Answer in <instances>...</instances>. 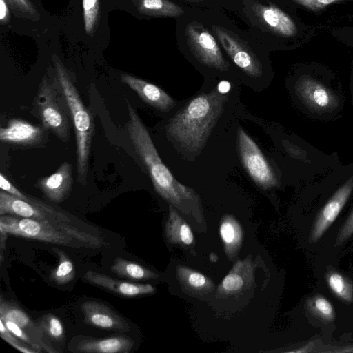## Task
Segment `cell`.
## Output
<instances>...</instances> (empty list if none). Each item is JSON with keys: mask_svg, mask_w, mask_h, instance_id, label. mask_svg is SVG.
Instances as JSON below:
<instances>
[{"mask_svg": "<svg viewBox=\"0 0 353 353\" xmlns=\"http://www.w3.org/2000/svg\"><path fill=\"white\" fill-rule=\"evenodd\" d=\"M129 116L128 131L134 148L145 165L157 193L180 209L196 203L198 196L190 188L179 183L163 163L151 137L136 110L126 100Z\"/></svg>", "mask_w": 353, "mask_h": 353, "instance_id": "6da1fadb", "label": "cell"}, {"mask_svg": "<svg viewBox=\"0 0 353 353\" xmlns=\"http://www.w3.org/2000/svg\"><path fill=\"white\" fill-rule=\"evenodd\" d=\"M225 100L218 88L193 98L170 121L168 133L185 149L199 151L221 114Z\"/></svg>", "mask_w": 353, "mask_h": 353, "instance_id": "7a4b0ae2", "label": "cell"}, {"mask_svg": "<svg viewBox=\"0 0 353 353\" xmlns=\"http://www.w3.org/2000/svg\"><path fill=\"white\" fill-rule=\"evenodd\" d=\"M0 230L15 236L70 248L101 249L109 246L99 233L84 231L67 222L1 215Z\"/></svg>", "mask_w": 353, "mask_h": 353, "instance_id": "3957f363", "label": "cell"}, {"mask_svg": "<svg viewBox=\"0 0 353 353\" xmlns=\"http://www.w3.org/2000/svg\"><path fill=\"white\" fill-rule=\"evenodd\" d=\"M57 80L70 110L76 137L77 170L79 182L85 185L89 170L94 119L84 105L77 88L62 62L53 57Z\"/></svg>", "mask_w": 353, "mask_h": 353, "instance_id": "277c9868", "label": "cell"}, {"mask_svg": "<svg viewBox=\"0 0 353 353\" xmlns=\"http://www.w3.org/2000/svg\"><path fill=\"white\" fill-rule=\"evenodd\" d=\"M34 108L45 129L64 142L69 140L70 114L68 103L63 94L60 97L45 77L41 80L34 99Z\"/></svg>", "mask_w": 353, "mask_h": 353, "instance_id": "5b68a950", "label": "cell"}, {"mask_svg": "<svg viewBox=\"0 0 353 353\" xmlns=\"http://www.w3.org/2000/svg\"><path fill=\"white\" fill-rule=\"evenodd\" d=\"M237 144L241 163L254 182L264 189L276 186L278 181L268 161L241 127L237 130Z\"/></svg>", "mask_w": 353, "mask_h": 353, "instance_id": "8992f818", "label": "cell"}, {"mask_svg": "<svg viewBox=\"0 0 353 353\" xmlns=\"http://www.w3.org/2000/svg\"><path fill=\"white\" fill-rule=\"evenodd\" d=\"M1 215L73 223L71 216L65 212L56 210L28 195L24 200L2 190L0 192V216Z\"/></svg>", "mask_w": 353, "mask_h": 353, "instance_id": "52a82bcc", "label": "cell"}, {"mask_svg": "<svg viewBox=\"0 0 353 353\" xmlns=\"http://www.w3.org/2000/svg\"><path fill=\"white\" fill-rule=\"evenodd\" d=\"M189 47L200 62L220 71H226L225 61L214 37L198 22H192L185 28Z\"/></svg>", "mask_w": 353, "mask_h": 353, "instance_id": "ba28073f", "label": "cell"}, {"mask_svg": "<svg viewBox=\"0 0 353 353\" xmlns=\"http://www.w3.org/2000/svg\"><path fill=\"white\" fill-rule=\"evenodd\" d=\"M0 318L10 320L17 324L30 338L41 352H59L51 343L39 324L15 302L0 297Z\"/></svg>", "mask_w": 353, "mask_h": 353, "instance_id": "9c48e42d", "label": "cell"}, {"mask_svg": "<svg viewBox=\"0 0 353 353\" xmlns=\"http://www.w3.org/2000/svg\"><path fill=\"white\" fill-rule=\"evenodd\" d=\"M212 28L219 43L236 66L251 77L259 78L262 75L259 60L238 37L220 26H212Z\"/></svg>", "mask_w": 353, "mask_h": 353, "instance_id": "30bf717a", "label": "cell"}, {"mask_svg": "<svg viewBox=\"0 0 353 353\" xmlns=\"http://www.w3.org/2000/svg\"><path fill=\"white\" fill-rule=\"evenodd\" d=\"M134 340L124 334H113L105 338L77 335L68 343L70 352L75 353H129Z\"/></svg>", "mask_w": 353, "mask_h": 353, "instance_id": "8fae6325", "label": "cell"}, {"mask_svg": "<svg viewBox=\"0 0 353 353\" xmlns=\"http://www.w3.org/2000/svg\"><path fill=\"white\" fill-rule=\"evenodd\" d=\"M353 191V175L332 196L318 213L312 225L309 241H318L336 220Z\"/></svg>", "mask_w": 353, "mask_h": 353, "instance_id": "7c38bea8", "label": "cell"}, {"mask_svg": "<svg viewBox=\"0 0 353 353\" xmlns=\"http://www.w3.org/2000/svg\"><path fill=\"white\" fill-rule=\"evenodd\" d=\"M295 92L303 103L311 110L328 112L339 104L337 97L326 86L309 77H301L296 81Z\"/></svg>", "mask_w": 353, "mask_h": 353, "instance_id": "4fadbf2b", "label": "cell"}, {"mask_svg": "<svg viewBox=\"0 0 353 353\" xmlns=\"http://www.w3.org/2000/svg\"><path fill=\"white\" fill-rule=\"evenodd\" d=\"M84 317V322L97 328L128 332L130 330L128 322L109 305L97 301H86L80 305Z\"/></svg>", "mask_w": 353, "mask_h": 353, "instance_id": "5bb4252c", "label": "cell"}, {"mask_svg": "<svg viewBox=\"0 0 353 353\" xmlns=\"http://www.w3.org/2000/svg\"><path fill=\"white\" fill-rule=\"evenodd\" d=\"M83 279L88 283L127 299L148 295L155 292V288L150 284L119 280L92 270H88Z\"/></svg>", "mask_w": 353, "mask_h": 353, "instance_id": "9a60e30c", "label": "cell"}, {"mask_svg": "<svg viewBox=\"0 0 353 353\" xmlns=\"http://www.w3.org/2000/svg\"><path fill=\"white\" fill-rule=\"evenodd\" d=\"M73 181L72 165L65 161L51 175L39 179L34 185L48 200L59 203L70 195Z\"/></svg>", "mask_w": 353, "mask_h": 353, "instance_id": "2e32d148", "label": "cell"}, {"mask_svg": "<svg viewBox=\"0 0 353 353\" xmlns=\"http://www.w3.org/2000/svg\"><path fill=\"white\" fill-rule=\"evenodd\" d=\"M46 130L21 119H12L6 127L0 128V141L17 146H35L43 141Z\"/></svg>", "mask_w": 353, "mask_h": 353, "instance_id": "e0dca14e", "label": "cell"}, {"mask_svg": "<svg viewBox=\"0 0 353 353\" xmlns=\"http://www.w3.org/2000/svg\"><path fill=\"white\" fill-rule=\"evenodd\" d=\"M120 79L145 103L161 112H168L175 105L174 99L154 84L128 74H121Z\"/></svg>", "mask_w": 353, "mask_h": 353, "instance_id": "ac0fdd59", "label": "cell"}, {"mask_svg": "<svg viewBox=\"0 0 353 353\" xmlns=\"http://www.w3.org/2000/svg\"><path fill=\"white\" fill-rule=\"evenodd\" d=\"M255 12L263 24L274 32L284 37H292L296 34V27L294 21L277 7L256 5Z\"/></svg>", "mask_w": 353, "mask_h": 353, "instance_id": "d6986e66", "label": "cell"}, {"mask_svg": "<svg viewBox=\"0 0 353 353\" xmlns=\"http://www.w3.org/2000/svg\"><path fill=\"white\" fill-rule=\"evenodd\" d=\"M169 217L165 223V233L170 243L187 245L194 241L192 232L188 223L170 205Z\"/></svg>", "mask_w": 353, "mask_h": 353, "instance_id": "ffe728a7", "label": "cell"}, {"mask_svg": "<svg viewBox=\"0 0 353 353\" xmlns=\"http://www.w3.org/2000/svg\"><path fill=\"white\" fill-rule=\"evenodd\" d=\"M137 11L150 17H176L182 15L183 8L169 0H132Z\"/></svg>", "mask_w": 353, "mask_h": 353, "instance_id": "44dd1931", "label": "cell"}, {"mask_svg": "<svg viewBox=\"0 0 353 353\" xmlns=\"http://www.w3.org/2000/svg\"><path fill=\"white\" fill-rule=\"evenodd\" d=\"M112 273L132 281L155 279L158 275L150 269L123 257H116L110 267Z\"/></svg>", "mask_w": 353, "mask_h": 353, "instance_id": "7402d4cb", "label": "cell"}, {"mask_svg": "<svg viewBox=\"0 0 353 353\" xmlns=\"http://www.w3.org/2000/svg\"><path fill=\"white\" fill-rule=\"evenodd\" d=\"M220 235L228 257H233L240 248L242 239L241 226L233 216L223 217L220 225Z\"/></svg>", "mask_w": 353, "mask_h": 353, "instance_id": "603a6c76", "label": "cell"}, {"mask_svg": "<svg viewBox=\"0 0 353 353\" xmlns=\"http://www.w3.org/2000/svg\"><path fill=\"white\" fill-rule=\"evenodd\" d=\"M52 250L58 256V264L52 271L49 279L59 285H65L72 281L75 276L74 263L62 250L53 247Z\"/></svg>", "mask_w": 353, "mask_h": 353, "instance_id": "cb8c5ba5", "label": "cell"}, {"mask_svg": "<svg viewBox=\"0 0 353 353\" xmlns=\"http://www.w3.org/2000/svg\"><path fill=\"white\" fill-rule=\"evenodd\" d=\"M325 277L330 290L336 297L347 303L353 302V283L350 279L335 270L327 271Z\"/></svg>", "mask_w": 353, "mask_h": 353, "instance_id": "d4e9b609", "label": "cell"}, {"mask_svg": "<svg viewBox=\"0 0 353 353\" xmlns=\"http://www.w3.org/2000/svg\"><path fill=\"white\" fill-rule=\"evenodd\" d=\"M176 274L186 288L194 292H205L213 288V283L203 274L188 268L178 266Z\"/></svg>", "mask_w": 353, "mask_h": 353, "instance_id": "484cf974", "label": "cell"}, {"mask_svg": "<svg viewBox=\"0 0 353 353\" xmlns=\"http://www.w3.org/2000/svg\"><path fill=\"white\" fill-rule=\"evenodd\" d=\"M309 312L316 318L325 322L333 321L335 311L332 303L321 295L310 297L307 302Z\"/></svg>", "mask_w": 353, "mask_h": 353, "instance_id": "4316f807", "label": "cell"}, {"mask_svg": "<svg viewBox=\"0 0 353 353\" xmlns=\"http://www.w3.org/2000/svg\"><path fill=\"white\" fill-rule=\"evenodd\" d=\"M37 323L50 340L59 343L63 340L64 328L63 323L54 314H44L37 319Z\"/></svg>", "mask_w": 353, "mask_h": 353, "instance_id": "83f0119b", "label": "cell"}, {"mask_svg": "<svg viewBox=\"0 0 353 353\" xmlns=\"http://www.w3.org/2000/svg\"><path fill=\"white\" fill-rule=\"evenodd\" d=\"M84 28L86 34L92 36L99 21V0H82Z\"/></svg>", "mask_w": 353, "mask_h": 353, "instance_id": "f1b7e54d", "label": "cell"}, {"mask_svg": "<svg viewBox=\"0 0 353 353\" xmlns=\"http://www.w3.org/2000/svg\"><path fill=\"white\" fill-rule=\"evenodd\" d=\"M14 15L37 21L40 14L30 0H6Z\"/></svg>", "mask_w": 353, "mask_h": 353, "instance_id": "f546056e", "label": "cell"}, {"mask_svg": "<svg viewBox=\"0 0 353 353\" xmlns=\"http://www.w3.org/2000/svg\"><path fill=\"white\" fill-rule=\"evenodd\" d=\"M241 261H238L231 272L224 278L220 289L224 292H235L241 290L245 285V277L243 276Z\"/></svg>", "mask_w": 353, "mask_h": 353, "instance_id": "4dcf8cb0", "label": "cell"}, {"mask_svg": "<svg viewBox=\"0 0 353 353\" xmlns=\"http://www.w3.org/2000/svg\"><path fill=\"white\" fill-rule=\"evenodd\" d=\"M0 336L6 342L21 352L39 353L37 350L30 346L12 333L6 327L1 320H0Z\"/></svg>", "mask_w": 353, "mask_h": 353, "instance_id": "1f68e13d", "label": "cell"}, {"mask_svg": "<svg viewBox=\"0 0 353 353\" xmlns=\"http://www.w3.org/2000/svg\"><path fill=\"white\" fill-rule=\"evenodd\" d=\"M353 234V210L341 225L336 235L334 246H339Z\"/></svg>", "mask_w": 353, "mask_h": 353, "instance_id": "d6a6232c", "label": "cell"}, {"mask_svg": "<svg viewBox=\"0 0 353 353\" xmlns=\"http://www.w3.org/2000/svg\"><path fill=\"white\" fill-rule=\"evenodd\" d=\"M0 320L3 322L6 327L16 336L41 353L37 345L17 324L10 320L6 319L0 318Z\"/></svg>", "mask_w": 353, "mask_h": 353, "instance_id": "836d02e7", "label": "cell"}, {"mask_svg": "<svg viewBox=\"0 0 353 353\" xmlns=\"http://www.w3.org/2000/svg\"><path fill=\"white\" fill-rule=\"evenodd\" d=\"M0 188L12 195L18 196L22 199L26 200V194H24L19 189H17L8 179L3 174L0 173Z\"/></svg>", "mask_w": 353, "mask_h": 353, "instance_id": "e575fe53", "label": "cell"}, {"mask_svg": "<svg viewBox=\"0 0 353 353\" xmlns=\"http://www.w3.org/2000/svg\"><path fill=\"white\" fill-rule=\"evenodd\" d=\"M299 4L313 10H319L339 0H294Z\"/></svg>", "mask_w": 353, "mask_h": 353, "instance_id": "d590c367", "label": "cell"}, {"mask_svg": "<svg viewBox=\"0 0 353 353\" xmlns=\"http://www.w3.org/2000/svg\"><path fill=\"white\" fill-rule=\"evenodd\" d=\"M10 19L9 6L6 0H0V22L2 25L8 23Z\"/></svg>", "mask_w": 353, "mask_h": 353, "instance_id": "8d00e7d4", "label": "cell"}, {"mask_svg": "<svg viewBox=\"0 0 353 353\" xmlns=\"http://www.w3.org/2000/svg\"><path fill=\"white\" fill-rule=\"evenodd\" d=\"M9 234L0 230V259L1 263L3 261V251L6 249V241Z\"/></svg>", "mask_w": 353, "mask_h": 353, "instance_id": "74e56055", "label": "cell"}, {"mask_svg": "<svg viewBox=\"0 0 353 353\" xmlns=\"http://www.w3.org/2000/svg\"><path fill=\"white\" fill-rule=\"evenodd\" d=\"M313 345H314L313 343H310L305 345L304 347H303V348H302L301 350H292L290 352H309L312 351V350L313 348Z\"/></svg>", "mask_w": 353, "mask_h": 353, "instance_id": "f35d334b", "label": "cell"}, {"mask_svg": "<svg viewBox=\"0 0 353 353\" xmlns=\"http://www.w3.org/2000/svg\"><path fill=\"white\" fill-rule=\"evenodd\" d=\"M210 259L212 262H215L217 260V256L214 253H212L210 256Z\"/></svg>", "mask_w": 353, "mask_h": 353, "instance_id": "ab89813d", "label": "cell"}, {"mask_svg": "<svg viewBox=\"0 0 353 353\" xmlns=\"http://www.w3.org/2000/svg\"><path fill=\"white\" fill-rule=\"evenodd\" d=\"M186 1H192V2H197V1H203V0H186Z\"/></svg>", "mask_w": 353, "mask_h": 353, "instance_id": "60d3db41", "label": "cell"}]
</instances>
